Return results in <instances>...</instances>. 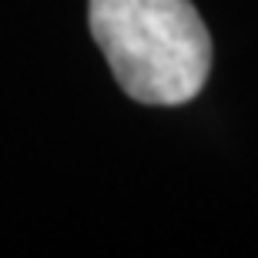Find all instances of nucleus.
<instances>
[{"mask_svg":"<svg viewBox=\"0 0 258 258\" xmlns=\"http://www.w3.org/2000/svg\"><path fill=\"white\" fill-rule=\"evenodd\" d=\"M91 34L127 97L188 104L211 67V37L191 0H91Z\"/></svg>","mask_w":258,"mask_h":258,"instance_id":"1","label":"nucleus"}]
</instances>
